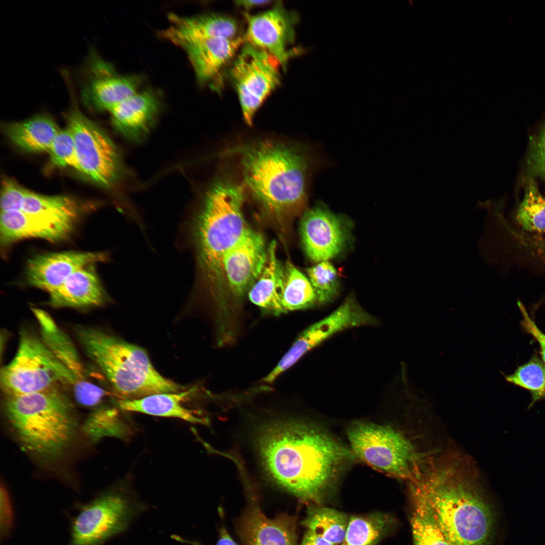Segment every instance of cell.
<instances>
[{
  "mask_svg": "<svg viewBox=\"0 0 545 545\" xmlns=\"http://www.w3.org/2000/svg\"><path fill=\"white\" fill-rule=\"evenodd\" d=\"M259 449L275 481L310 505L322 504L354 456L326 432L299 422L276 423L262 432Z\"/></svg>",
  "mask_w": 545,
  "mask_h": 545,
  "instance_id": "cell-1",
  "label": "cell"
},
{
  "mask_svg": "<svg viewBox=\"0 0 545 545\" xmlns=\"http://www.w3.org/2000/svg\"><path fill=\"white\" fill-rule=\"evenodd\" d=\"M410 490L428 506L450 545H491L495 514L472 462L456 453L433 458Z\"/></svg>",
  "mask_w": 545,
  "mask_h": 545,
  "instance_id": "cell-2",
  "label": "cell"
},
{
  "mask_svg": "<svg viewBox=\"0 0 545 545\" xmlns=\"http://www.w3.org/2000/svg\"><path fill=\"white\" fill-rule=\"evenodd\" d=\"M223 154L239 156L245 187L267 212L283 216L304 208L313 164L306 149L266 140L237 145Z\"/></svg>",
  "mask_w": 545,
  "mask_h": 545,
  "instance_id": "cell-3",
  "label": "cell"
},
{
  "mask_svg": "<svg viewBox=\"0 0 545 545\" xmlns=\"http://www.w3.org/2000/svg\"><path fill=\"white\" fill-rule=\"evenodd\" d=\"M245 187L223 178L207 192L202 206L186 223L189 244L194 250L198 281L217 303L223 301L226 283L223 260L248 228L243 212Z\"/></svg>",
  "mask_w": 545,
  "mask_h": 545,
  "instance_id": "cell-4",
  "label": "cell"
},
{
  "mask_svg": "<svg viewBox=\"0 0 545 545\" xmlns=\"http://www.w3.org/2000/svg\"><path fill=\"white\" fill-rule=\"evenodd\" d=\"M5 418L23 449L40 460L60 458L76 438L78 423L71 401L58 386L6 396Z\"/></svg>",
  "mask_w": 545,
  "mask_h": 545,
  "instance_id": "cell-5",
  "label": "cell"
},
{
  "mask_svg": "<svg viewBox=\"0 0 545 545\" xmlns=\"http://www.w3.org/2000/svg\"><path fill=\"white\" fill-rule=\"evenodd\" d=\"M75 332L86 355L100 368L120 399H138L184 389L160 374L140 347L92 327L78 326Z\"/></svg>",
  "mask_w": 545,
  "mask_h": 545,
  "instance_id": "cell-6",
  "label": "cell"
},
{
  "mask_svg": "<svg viewBox=\"0 0 545 545\" xmlns=\"http://www.w3.org/2000/svg\"><path fill=\"white\" fill-rule=\"evenodd\" d=\"M347 434L354 456L378 471L410 482L420 476L433 458L390 425L355 422Z\"/></svg>",
  "mask_w": 545,
  "mask_h": 545,
  "instance_id": "cell-7",
  "label": "cell"
},
{
  "mask_svg": "<svg viewBox=\"0 0 545 545\" xmlns=\"http://www.w3.org/2000/svg\"><path fill=\"white\" fill-rule=\"evenodd\" d=\"M1 385L6 396H13L58 386L71 389L73 378L41 337L23 330L15 356L1 370Z\"/></svg>",
  "mask_w": 545,
  "mask_h": 545,
  "instance_id": "cell-8",
  "label": "cell"
},
{
  "mask_svg": "<svg viewBox=\"0 0 545 545\" xmlns=\"http://www.w3.org/2000/svg\"><path fill=\"white\" fill-rule=\"evenodd\" d=\"M228 74L238 95L246 123L280 84L279 62L267 52L245 42L233 60Z\"/></svg>",
  "mask_w": 545,
  "mask_h": 545,
  "instance_id": "cell-9",
  "label": "cell"
},
{
  "mask_svg": "<svg viewBox=\"0 0 545 545\" xmlns=\"http://www.w3.org/2000/svg\"><path fill=\"white\" fill-rule=\"evenodd\" d=\"M67 128L73 138L80 172L94 183L110 188L119 180L122 165L108 136L76 106L67 115Z\"/></svg>",
  "mask_w": 545,
  "mask_h": 545,
  "instance_id": "cell-10",
  "label": "cell"
},
{
  "mask_svg": "<svg viewBox=\"0 0 545 545\" xmlns=\"http://www.w3.org/2000/svg\"><path fill=\"white\" fill-rule=\"evenodd\" d=\"M137 508L125 495L109 491L79 505L70 519L68 545H103L123 532L137 514Z\"/></svg>",
  "mask_w": 545,
  "mask_h": 545,
  "instance_id": "cell-11",
  "label": "cell"
},
{
  "mask_svg": "<svg viewBox=\"0 0 545 545\" xmlns=\"http://www.w3.org/2000/svg\"><path fill=\"white\" fill-rule=\"evenodd\" d=\"M376 322V319L363 309L353 296H348L330 314L299 334L276 366L265 376V380L272 384L307 352L335 334L348 329L373 325Z\"/></svg>",
  "mask_w": 545,
  "mask_h": 545,
  "instance_id": "cell-12",
  "label": "cell"
},
{
  "mask_svg": "<svg viewBox=\"0 0 545 545\" xmlns=\"http://www.w3.org/2000/svg\"><path fill=\"white\" fill-rule=\"evenodd\" d=\"M244 16L247 22L245 42L267 52L286 70L290 58L298 52L290 49L295 41L298 16L278 2L264 12L255 15L246 13Z\"/></svg>",
  "mask_w": 545,
  "mask_h": 545,
  "instance_id": "cell-13",
  "label": "cell"
},
{
  "mask_svg": "<svg viewBox=\"0 0 545 545\" xmlns=\"http://www.w3.org/2000/svg\"><path fill=\"white\" fill-rule=\"evenodd\" d=\"M32 310L38 322L42 340L72 375L71 390L76 401L85 407L97 405L106 392L90 379L71 339L47 312L35 308Z\"/></svg>",
  "mask_w": 545,
  "mask_h": 545,
  "instance_id": "cell-14",
  "label": "cell"
},
{
  "mask_svg": "<svg viewBox=\"0 0 545 545\" xmlns=\"http://www.w3.org/2000/svg\"><path fill=\"white\" fill-rule=\"evenodd\" d=\"M81 94L84 104L97 111H109L136 93L141 79L120 76L96 52H91L83 68Z\"/></svg>",
  "mask_w": 545,
  "mask_h": 545,
  "instance_id": "cell-15",
  "label": "cell"
},
{
  "mask_svg": "<svg viewBox=\"0 0 545 545\" xmlns=\"http://www.w3.org/2000/svg\"><path fill=\"white\" fill-rule=\"evenodd\" d=\"M343 219L323 204L305 211L300 224L304 250L313 261H328L345 248L348 233Z\"/></svg>",
  "mask_w": 545,
  "mask_h": 545,
  "instance_id": "cell-16",
  "label": "cell"
},
{
  "mask_svg": "<svg viewBox=\"0 0 545 545\" xmlns=\"http://www.w3.org/2000/svg\"><path fill=\"white\" fill-rule=\"evenodd\" d=\"M268 247L262 235L248 228L223 260L226 283L231 294L241 297L260 275L267 257Z\"/></svg>",
  "mask_w": 545,
  "mask_h": 545,
  "instance_id": "cell-17",
  "label": "cell"
},
{
  "mask_svg": "<svg viewBox=\"0 0 545 545\" xmlns=\"http://www.w3.org/2000/svg\"><path fill=\"white\" fill-rule=\"evenodd\" d=\"M107 258L102 252L69 251L38 255L28 260L26 277L29 284L48 293L77 270Z\"/></svg>",
  "mask_w": 545,
  "mask_h": 545,
  "instance_id": "cell-18",
  "label": "cell"
},
{
  "mask_svg": "<svg viewBox=\"0 0 545 545\" xmlns=\"http://www.w3.org/2000/svg\"><path fill=\"white\" fill-rule=\"evenodd\" d=\"M168 18L170 26L159 32V36L181 47L197 41L239 36L237 21L223 14L208 13L184 17L170 14Z\"/></svg>",
  "mask_w": 545,
  "mask_h": 545,
  "instance_id": "cell-19",
  "label": "cell"
},
{
  "mask_svg": "<svg viewBox=\"0 0 545 545\" xmlns=\"http://www.w3.org/2000/svg\"><path fill=\"white\" fill-rule=\"evenodd\" d=\"M74 222L21 210L1 212V244L7 246L19 240L32 238L59 241L69 236Z\"/></svg>",
  "mask_w": 545,
  "mask_h": 545,
  "instance_id": "cell-20",
  "label": "cell"
},
{
  "mask_svg": "<svg viewBox=\"0 0 545 545\" xmlns=\"http://www.w3.org/2000/svg\"><path fill=\"white\" fill-rule=\"evenodd\" d=\"M245 43L243 36L235 38H214L189 43L186 51L198 82L202 85L216 78L233 61Z\"/></svg>",
  "mask_w": 545,
  "mask_h": 545,
  "instance_id": "cell-21",
  "label": "cell"
},
{
  "mask_svg": "<svg viewBox=\"0 0 545 545\" xmlns=\"http://www.w3.org/2000/svg\"><path fill=\"white\" fill-rule=\"evenodd\" d=\"M240 530L244 545H298L295 518L286 514L269 518L258 507H251Z\"/></svg>",
  "mask_w": 545,
  "mask_h": 545,
  "instance_id": "cell-22",
  "label": "cell"
},
{
  "mask_svg": "<svg viewBox=\"0 0 545 545\" xmlns=\"http://www.w3.org/2000/svg\"><path fill=\"white\" fill-rule=\"evenodd\" d=\"M159 108L157 97L144 91L125 99L109 112L115 128L126 138L138 141L148 132Z\"/></svg>",
  "mask_w": 545,
  "mask_h": 545,
  "instance_id": "cell-23",
  "label": "cell"
},
{
  "mask_svg": "<svg viewBox=\"0 0 545 545\" xmlns=\"http://www.w3.org/2000/svg\"><path fill=\"white\" fill-rule=\"evenodd\" d=\"M93 265L77 270L60 287L48 293V304L55 307L81 308L105 303L107 297Z\"/></svg>",
  "mask_w": 545,
  "mask_h": 545,
  "instance_id": "cell-24",
  "label": "cell"
},
{
  "mask_svg": "<svg viewBox=\"0 0 545 545\" xmlns=\"http://www.w3.org/2000/svg\"><path fill=\"white\" fill-rule=\"evenodd\" d=\"M277 244L273 241L268 246L264 266L248 291L252 303L265 312L279 315L285 313L282 297L284 288V265L277 256Z\"/></svg>",
  "mask_w": 545,
  "mask_h": 545,
  "instance_id": "cell-25",
  "label": "cell"
},
{
  "mask_svg": "<svg viewBox=\"0 0 545 545\" xmlns=\"http://www.w3.org/2000/svg\"><path fill=\"white\" fill-rule=\"evenodd\" d=\"M195 391L194 387L185 391L156 394L138 399H119L116 403L121 410L125 411L174 417L191 423H203L204 420L196 416L193 410L182 405L185 398Z\"/></svg>",
  "mask_w": 545,
  "mask_h": 545,
  "instance_id": "cell-26",
  "label": "cell"
},
{
  "mask_svg": "<svg viewBox=\"0 0 545 545\" xmlns=\"http://www.w3.org/2000/svg\"><path fill=\"white\" fill-rule=\"evenodd\" d=\"M7 137L19 148L31 152L48 151L60 130L49 117L39 115L5 127Z\"/></svg>",
  "mask_w": 545,
  "mask_h": 545,
  "instance_id": "cell-27",
  "label": "cell"
},
{
  "mask_svg": "<svg viewBox=\"0 0 545 545\" xmlns=\"http://www.w3.org/2000/svg\"><path fill=\"white\" fill-rule=\"evenodd\" d=\"M396 522L393 516L384 512L351 516L340 545H377L392 533Z\"/></svg>",
  "mask_w": 545,
  "mask_h": 545,
  "instance_id": "cell-28",
  "label": "cell"
},
{
  "mask_svg": "<svg viewBox=\"0 0 545 545\" xmlns=\"http://www.w3.org/2000/svg\"><path fill=\"white\" fill-rule=\"evenodd\" d=\"M346 514L323 505H310L302 525L334 545L343 542L348 525Z\"/></svg>",
  "mask_w": 545,
  "mask_h": 545,
  "instance_id": "cell-29",
  "label": "cell"
},
{
  "mask_svg": "<svg viewBox=\"0 0 545 545\" xmlns=\"http://www.w3.org/2000/svg\"><path fill=\"white\" fill-rule=\"evenodd\" d=\"M284 272L282 302L285 313L320 306L309 280L291 262L284 264Z\"/></svg>",
  "mask_w": 545,
  "mask_h": 545,
  "instance_id": "cell-30",
  "label": "cell"
},
{
  "mask_svg": "<svg viewBox=\"0 0 545 545\" xmlns=\"http://www.w3.org/2000/svg\"><path fill=\"white\" fill-rule=\"evenodd\" d=\"M25 213L75 222L80 205L66 195H45L27 191L21 209Z\"/></svg>",
  "mask_w": 545,
  "mask_h": 545,
  "instance_id": "cell-31",
  "label": "cell"
},
{
  "mask_svg": "<svg viewBox=\"0 0 545 545\" xmlns=\"http://www.w3.org/2000/svg\"><path fill=\"white\" fill-rule=\"evenodd\" d=\"M410 493L413 545H450L423 499L412 490H410Z\"/></svg>",
  "mask_w": 545,
  "mask_h": 545,
  "instance_id": "cell-32",
  "label": "cell"
},
{
  "mask_svg": "<svg viewBox=\"0 0 545 545\" xmlns=\"http://www.w3.org/2000/svg\"><path fill=\"white\" fill-rule=\"evenodd\" d=\"M517 224L525 231L545 233V198L533 183L527 187L516 214Z\"/></svg>",
  "mask_w": 545,
  "mask_h": 545,
  "instance_id": "cell-33",
  "label": "cell"
},
{
  "mask_svg": "<svg viewBox=\"0 0 545 545\" xmlns=\"http://www.w3.org/2000/svg\"><path fill=\"white\" fill-rule=\"evenodd\" d=\"M505 377L508 382L530 392V406L539 400L545 399V364L537 357H532L528 362L518 367L514 373Z\"/></svg>",
  "mask_w": 545,
  "mask_h": 545,
  "instance_id": "cell-34",
  "label": "cell"
},
{
  "mask_svg": "<svg viewBox=\"0 0 545 545\" xmlns=\"http://www.w3.org/2000/svg\"><path fill=\"white\" fill-rule=\"evenodd\" d=\"M84 429L93 440L106 436L123 438L130 432L129 425L121 419L115 409H100L87 419Z\"/></svg>",
  "mask_w": 545,
  "mask_h": 545,
  "instance_id": "cell-35",
  "label": "cell"
},
{
  "mask_svg": "<svg viewBox=\"0 0 545 545\" xmlns=\"http://www.w3.org/2000/svg\"><path fill=\"white\" fill-rule=\"evenodd\" d=\"M307 272L319 305L332 301L339 291V279L334 266L329 261H323L308 268Z\"/></svg>",
  "mask_w": 545,
  "mask_h": 545,
  "instance_id": "cell-36",
  "label": "cell"
},
{
  "mask_svg": "<svg viewBox=\"0 0 545 545\" xmlns=\"http://www.w3.org/2000/svg\"><path fill=\"white\" fill-rule=\"evenodd\" d=\"M48 152L53 165L70 167L80 172L73 138L67 128L59 131Z\"/></svg>",
  "mask_w": 545,
  "mask_h": 545,
  "instance_id": "cell-37",
  "label": "cell"
},
{
  "mask_svg": "<svg viewBox=\"0 0 545 545\" xmlns=\"http://www.w3.org/2000/svg\"><path fill=\"white\" fill-rule=\"evenodd\" d=\"M27 191L12 179L4 178L1 194V212L21 210Z\"/></svg>",
  "mask_w": 545,
  "mask_h": 545,
  "instance_id": "cell-38",
  "label": "cell"
},
{
  "mask_svg": "<svg viewBox=\"0 0 545 545\" xmlns=\"http://www.w3.org/2000/svg\"><path fill=\"white\" fill-rule=\"evenodd\" d=\"M14 512L10 496L1 486L0 497V537L1 542L11 535L14 526Z\"/></svg>",
  "mask_w": 545,
  "mask_h": 545,
  "instance_id": "cell-39",
  "label": "cell"
},
{
  "mask_svg": "<svg viewBox=\"0 0 545 545\" xmlns=\"http://www.w3.org/2000/svg\"><path fill=\"white\" fill-rule=\"evenodd\" d=\"M517 304L522 316L521 325L524 331L531 335L538 342L542 361L545 364V334L539 329L529 315L524 304L520 301H518Z\"/></svg>",
  "mask_w": 545,
  "mask_h": 545,
  "instance_id": "cell-40",
  "label": "cell"
},
{
  "mask_svg": "<svg viewBox=\"0 0 545 545\" xmlns=\"http://www.w3.org/2000/svg\"><path fill=\"white\" fill-rule=\"evenodd\" d=\"M530 161L534 170L545 178V128L533 143Z\"/></svg>",
  "mask_w": 545,
  "mask_h": 545,
  "instance_id": "cell-41",
  "label": "cell"
},
{
  "mask_svg": "<svg viewBox=\"0 0 545 545\" xmlns=\"http://www.w3.org/2000/svg\"><path fill=\"white\" fill-rule=\"evenodd\" d=\"M298 545H334L316 533L306 530Z\"/></svg>",
  "mask_w": 545,
  "mask_h": 545,
  "instance_id": "cell-42",
  "label": "cell"
},
{
  "mask_svg": "<svg viewBox=\"0 0 545 545\" xmlns=\"http://www.w3.org/2000/svg\"><path fill=\"white\" fill-rule=\"evenodd\" d=\"M177 539L185 541V542L191 543L193 545H202V544L195 541H185L181 538L177 536ZM215 545H238L231 537L229 533L225 527H223L220 531L219 538Z\"/></svg>",
  "mask_w": 545,
  "mask_h": 545,
  "instance_id": "cell-43",
  "label": "cell"
},
{
  "mask_svg": "<svg viewBox=\"0 0 545 545\" xmlns=\"http://www.w3.org/2000/svg\"><path fill=\"white\" fill-rule=\"evenodd\" d=\"M271 3V1H237L235 4L237 6L245 9H250L258 7L266 6Z\"/></svg>",
  "mask_w": 545,
  "mask_h": 545,
  "instance_id": "cell-44",
  "label": "cell"
}]
</instances>
